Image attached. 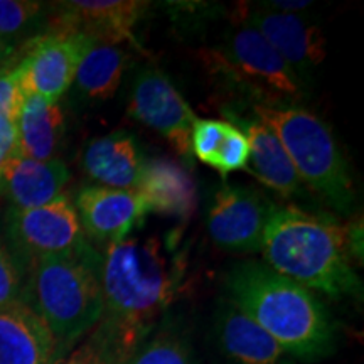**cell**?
I'll return each mask as SVG.
<instances>
[{
  "instance_id": "obj_12",
  "label": "cell",
  "mask_w": 364,
  "mask_h": 364,
  "mask_svg": "<svg viewBox=\"0 0 364 364\" xmlns=\"http://www.w3.org/2000/svg\"><path fill=\"white\" fill-rule=\"evenodd\" d=\"M51 33H78L97 44L134 43V29L150 2L140 0H70L58 2Z\"/></svg>"
},
{
  "instance_id": "obj_15",
  "label": "cell",
  "mask_w": 364,
  "mask_h": 364,
  "mask_svg": "<svg viewBox=\"0 0 364 364\" xmlns=\"http://www.w3.org/2000/svg\"><path fill=\"white\" fill-rule=\"evenodd\" d=\"M58 359L51 331L26 302L0 309V364H54Z\"/></svg>"
},
{
  "instance_id": "obj_9",
  "label": "cell",
  "mask_w": 364,
  "mask_h": 364,
  "mask_svg": "<svg viewBox=\"0 0 364 364\" xmlns=\"http://www.w3.org/2000/svg\"><path fill=\"white\" fill-rule=\"evenodd\" d=\"M127 112L136 122L161 134L177 156L191 162V129L198 117L161 70L145 68L136 75Z\"/></svg>"
},
{
  "instance_id": "obj_30",
  "label": "cell",
  "mask_w": 364,
  "mask_h": 364,
  "mask_svg": "<svg viewBox=\"0 0 364 364\" xmlns=\"http://www.w3.org/2000/svg\"><path fill=\"white\" fill-rule=\"evenodd\" d=\"M262 6L279 12L304 14L314 6V2H309V0H270V2H263Z\"/></svg>"
},
{
  "instance_id": "obj_18",
  "label": "cell",
  "mask_w": 364,
  "mask_h": 364,
  "mask_svg": "<svg viewBox=\"0 0 364 364\" xmlns=\"http://www.w3.org/2000/svg\"><path fill=\"white\" fill-rule=\"evenodd\" d=\"M136 193L144 198L149 213L188 221L196 209V184L189 172L169 159L144 164Z\"/></svg>"
},
{
  "instance_id": "obj_6",
  "label": "cell",
  "mask_w": 364,
  "mask_h": 364,
  "mask_svg": "<svg viewBox=\"0 0 364 364\" xmlns=\"http://www.w3.org/2000/svg\"><path fill=\"white\" fill-rule=\"evenodd\" d=\"M199 59L223 88L236 91L253 107H299L306 85L253 27L236 22L221 43L203 49Z\"/></svg>"
},
{
  "instance_id": "obj_23",
  "label": "cell",
  "mask_w": 364,
  "mask_h": 364,
  "mask_svg": "<svg viewBox=\"0 0 364 364\" xmlns=\"http://www.w3.org/2000/svg\"><path fill=\"white\" fill-rule=\"evenodd\" d=\"M226 127L228 122L223 120L196 118L191 129V156L215 169Z\"/></svg>"
},
{
  "instance_id": "obj_19",
  "label": "cell",
  "mask_w": 364,
  "mask_h": 364,
  "mask_svg": "<svg viewBox=\"0 0 364 364\" xmlns=\"http://www.w3.org/2000/svg\"><path fill=\"white\" fill-rule=\"evenodd\" d=\"M142 167L135 139L127 132H112L93 139L83 152V171L103 188L135 189Z\"/></svg>"
},
{
  "instance_id": "obj_14",
  "label": "cell",
  "mask_w": 364,
  "mask_h": 364,
  "mask_svg": "<svg viewBox=\"0 0 364 364\" xmlns=\"http://www.w3.org/2000/svg\"><path fill=\"white\" fill-rule=\"evenodd\" d=\"M213 334L226 364H289L292 359L230 299L218 307Z\"/></svg>"
},
{
  "instance_id": "obj_29",
  "label": "cell",
  "mask_w": 364,
  "mask_h": 364,
  "mask_svg": "<svg viewBox=\"0 0 364 364\" xmlns=\"http://www.w3.org/2000/svg\"><path fill=\"white\" fill-rule=\"evenodd\" d=\"M17 154L16 122L11 118H0V182L7 164Z\"/></svg>"
},
{
  "instance_id": "obj_13",
  "label": "cell",
  "mask_w": 364,
  "mask_h": 364,
  "mask_svg": "<svg viewBox=\"0 0 364 364\" xmlns=\"http://www.w3.org/2000/svg\"><path fill=\"white\" fill-rule=\"evenodd\" d=\"M81 231L97 245L120 243L142 225L149 208L135 189H112L88 186L75 203Z\"/></svg>"
},
{
  "instance_id": "obj_2",
  "label": "cell",
  "mask_w": 364,
  "mask_h": 364,
  "mask_svg": "<svg viewBox=\"0 0 364 364\" xmlns=\"http://www.w3.org/2000/svg\"><path fill=\"white\" fill-rule=\"evenodd\" d=\"M260 252L265 265L329 299H363L353 268L348 228L297 206H273Z\"/></svg>"
},
{
  "instance_id": "obj_28",
  "label": "cell",
  "mask_w": 364,
  "mask_h": 364,
  "mask_svg": "<svg viewBox=\"0 0 364 364\" xmlns=\"http://www.w3.org/2000/svg\"><path fill=\"white\" fill-rule=\"evenodd\" d=\"M19 83V71L16 66H6L0 70V118H11L16 122L22 103H24Z\"/></svg>"
},
{
  "instance_id": "obj_4",
  "label": "cell",
  "mask_w": 364,
  "mask_h": 364,
  "mask_svg": "<svg viewBox=\"0 0 364 364\" xmlns=\"http://www.w3.org/2000/svg\"><path fill=\"white\" fill-rule=\"evenodd\" d=\"M102 257L81 245L75 252L41 258L26 277V302L51 331L63 358L81 343L102 318Z\"/></svg>"
},
{
  "instance_id": "obj_24",
  "label": "cell",
  "mask_w": 364,
  "mask_h": 364,
  "mask_svg": "<svg viewBox=\"0 0 364 364\" xmlns=\"http://www.w3.org/2000/svg\"><path fill=\"white\" fill-rule=\"evenodd\" d=\"M44 11L43 2L0 0V38L6 39L29 29Z\"/></svg>"
},
{
  "instance_id": "obj_3",
  "label": "cell",
  "mask_w": 364,
  "mask_h": 364,
  "mask_svg": "<svg viewBox=\"0 0 364 364\" xmlns=\"http://www.w3.org/2000/svg\"><path fill=\"white\" fill-rule=\"evenodd\" d=\"M231 302L270 334L290 358L316 363L336 348L331 314L314 292L263 262L247 260L226 275Z\"/></svg>"
},
{
  "instance_id": "obj_7",
  "label": "cell",
  "mask_w": 364,
  "mask_h": 364,
  "mask_svg": "<svg viewBox=\"0 0 364 364\" xmlns=\"http://www.w3.org/2000/svg\"><path fill=\"white\" fill-rule=\"evenodd\" d=\"M235 16L236 22L253 27L302 83L324 63L326 36L306 14L272 11L262 4H240Z\"/></svg>"
},
{
  "instance_id": "obj_26",
  "label": "cell",
  "mask_w": 364,
  "mask_h": 364,
  "mask_svg": "<svg viewBox=\"0 0 364 364\" xmlns=\"http://www.w3.org/2000/svg\"><path fill=\"white\" fill-rule=\"evenodd\" d=\"M26 277L12 252L0 245V309L24 297Z\"/></svg>"
},
{
  "instance_id": "obj_11",
  "label": "cell",
  "mask_w": 364,
  "mask_h": 364,
  "mask_svg": "<svg viewBox=\"0 0 364 364\" xmlns=\"http://www.w3.org/2000/svg\"><path fill=\"white\" fill-rule=\"evenodd\" d=\"M275 204L247 186L221 184L208 213V233L226 253L260 252L263 233Z\"/></svg>"
},
{
  "instance_id": "obj_10",
  "label": "cell",
  "mask_w": 364,
  "mask_h": 364,
  "mask_svg": "<svg viewBox=\"0 0 364 364\" xmlns=\"http://www.w3.org/2000/svg\"><path fill=\"white\" fill-rule=\"evenodd\" d=\"M93 44V39L78 33H49L31 41L26 56L17 63L22 95L59 102Z\"/></svg>"
},
{
  "instance_id": "obj_22",
  "label": "cell",
  "mask_w": 364,
  "mask_h": 364,
  "mask_svg": "<svg viewBox=\"0 0 364 364\" xmlns=\"http://www.w3.org/2000/svg\"><path fill=\"white\" fill-rule=\"evenodd\" d=\"M125 364H194L188 336L169 324L154 331Z\"/></svg>"
},
{
  "instance_id": "obj_5",
  "label": "cell",
  "mask_w": 364,
  "mask_h": 364,
  "mask_svg": "<svg viewBox=\"0 0 364 364\" xmlns=\"http://www.w3.org/2000/svg\"><path fill=\"white\" fill-rule=\"evenodd\" d=\"M253 115L284 145L302 184L327 206L348 215L356 201V191L329 125L302 107H253Z\"/></svg>"
},
{
  "instance_id": "obj_8",
  "label": "cell",
  "mask_w": 364,
  "mask_h": 364,
  "mask_svg": "<svg viewBox=\"0 0 364 364\" xmlns=\"http://www.w3.org/2000/svg\"><path fill=\"white\" fill-rule=\"evenodd\" d=\"M9 236L17 262L21 257L31 265L41 258L75 252L85 243L75 204L65 194L39 208L11 209Z\"/></svg>"
},
{
  "instance_id": "obj_27",
  "label": "cell",
  "mask_w": 364,
  "mask_h": 364,
  "mask_svg": "<svg viewBox=\"0 0 364 364\" xmlns=\"http://www.w3.org/2000/svg\"><path fill=\"white\" fill-rule=\"evenodd\" d=\"M54 364H120L108 346L103 343L98 334L93 331L90 332L88 338L73 348L70 353L59 358Z\"/></svg>"
},
{
  "instance_id": "obj_21",
  "label": "cell",
  "mask_w": 364,
  "mask_h": 364,
  "mask_svg": "<svg viewBox=\"0 0 364 364\" xmlns=\"http://www.w3.org/2000/svg\"><path fill=\"white\" fill-rule=\"evenodd\" d=\"M127 63L129 54L118 46L93 44L81 58L73 80L76 95L93 103L113 98L120 88Z\"/></svg>"
},
{
  "instance_id": "obj_1",
  "label": "cell",
  "mask_w": 364,
  "mask_h": 364,
  "mask_svg": "<svg viewBox=\"0 0 364 364\" xmlns=\"http://www.w3.org/2000/svg\"><path fill=\"white\" fill-rule=\"evenodd\" d=\"M177 245L161 238H127L105 250L100 263L102 318L98 334L118 363L156 331L159 317L184 289L186 262Z\"/></svg>"
},
{
  "instance_id": "obj_17",
  "label": "cell",
  "mask_w": 364,
  "mask_h": 364,
  "mask_svg": "<svg viewBox=\"0 0 364 364\" xmlns=\"http://www.w3.org/2000/svg\"><path fill=\"white\" fill-rule=\"evenodd\" d=\"M68 181L70 171L59 159L34 161L16 154L4 171L0 193L11 199L12 209H33L59 198Z\"/></svg>"
},
{
  "instance_id": "obj_25",
  "label": "cell",
  "mask_w": 364,
  "mask_h": 364,
  "mask_svg": "<svg viewBox=\"0 0 364 364\" xmlns=\"http://www.w3.org/2000/svg\"><path fill=\"white\" fill-rule=\"evenodd\" d=\"M248 156L250 145L247 135L238 127L228 122L225 139H223L220 154H218L216 159L215 171L220 172L223 177L236 171H247Z\"/></svg>"
},
{
  "instance_id": "obj_20",
  "label": "cell",
  "mask_w": 364,
  "mask_h": 364,
  "mask_svg": "<svg viewBox=\"0 0 364 364\" xmlns=\"http://www.w3.org/2000/svg\"><path fill=\"white\" fill-rule=\"evenodd\" d=\"M17 154L34 161H51L65 134L61 105L43 97H26L16 118Z\"/></svg>"
},
{
  "instance_id": "obj_16",
  "label": "cell",
  "mask_w": 364,
  "mask_h": 364,
  "mask_svg": "<svg viewBox=\"0 0 364 364\" xmlns=\"http://www.w3.org/2000/svg\"><path fill=\"white\" fill-rule=\"evenodd\" d=\"M226 115L248 139L250 156L247 171L252 172L263 186H267L273 193L280 194L284 199L302 194V181L295 172L284 145L280 144L275 134L258 118L247 120V118L233 115L231 112H226Z\"/></svg>"
},
{
  "instance_id": "obj_31",
  "label": "cell",
  "mask_w": 364,
  "mask_h": 364,
  "mask_svg": "<svg viewBox=\"0 0 364 364\" xmlns=\"http://www.w3.org/2000/svg\"><path fill=\"white\" fill-rule=\"evenodd\" d=\"M11 51H12L11 44H9L6 39H2V38H0V66H2V63L6 61L9 54H11Z\"/></svg>"
}]
</instances>
